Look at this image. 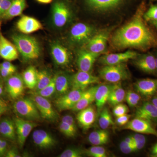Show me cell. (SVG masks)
<instances>
[{
	"label": "cell",
	"instance_id": "6da1fadb",
	"mask_svg": "<svg viewBox=\"0 0 157 157\" xmlns=\"http://www.w3.org/2000/svg\"><path fill=\"white\" fill-rule=\"evenodd\" d=\"M144 10L140 8L134 17L118 29L110 40L116 49L134 48L146 51L157 48V35L144 21Z\"/></svg>",
	"mask_w": 157,
	"mask_h": 157
},
{
	"label": "cell",
	"instance_id": "7a4b0ae2",
	"mask_svg": "<svg viewBox=\"0 0 157 157\" xmlns=\"http://www.w3.org/2000/svg\"><path fill=\"white\" fill-rule=\"evenodd\" d=\"M12 39L18 52L25 60L39 58L40 47L37 39L25 34H14Z\"/></svg>",
	"mask_w": 157,
	"mask_h": 157
},
{
	"label": "cell",
	"instance_id": "3957f363",
	"mask_svg": "<svg viewBox=\"0 0 157 157\" xmlns=\"http://www.w3.org/2000/svg\"><path fill=\"white\" fill-rule=\"evenodd\" d=\"M102 79L112 83H117L128 79L130 74L125 63L112 65H106L99 71Z\"/></svg>",
	"mask_w": 157,
	"mask_h": 157
},
{
	"label": "cell",
	"instance_id": "277c9868",
	"mask_svg": "<svg viewBox=\"0 0 157 157\" xmlns=\"http://www.w3.org/2000/svg\"><path fill=\"white\" fill-rule=\"evenodd\" d=\"M13 108L18 117L26 120L34 121L42 119L36 104L30 98L18 99L14 102Z\"/></svg>",
	"mask_w": 157,
	"mask_h": 157
},
{
	"label": "cell",
	"instance_id": "5b68a950",
	"mask_svg": "<svg viewBox=\"0 0 157 157\" xmlns=\"http://www.w3.org/2000/svg\"><path fill=\"white\" fill-rule=\"evenodd\" d=\"M95 29L91 26L78 23L71 28L70 33V41L74 45L86 44L95 34Z\"/></svg>",
	"mask_w": 157,
	"mask_h": 157
},
{
	"label": "cell",
	"instance_id": "8992f818",
	"mask_svg": "<svg viewBox=\"0 0 157 157\" xmlns=\"http://www.w3.org/2000/svg\"><path fill=\"white\" fill-rule=\"evenodd\" d=\"M71 17L72 12L66 3L58 1L54 3L52 10V19L56 27H63L70 21Z\"/></svg>",
	"mask_w": 157,
	"mask_h": 157
},
{
	"label": "cell",
	"instance_id": "52a82bcc",
	"mask_svg": "<svg viewBox=\"0 0 157 157\" xmlns=\"http://www.w3.org/2000/svg\"><path fill=\"white\" fill-rule=\"evenodd\" d=\"M30 98L36 104L42 118L51 122L57 120L58 114L47 98L34 94Z\"/></svg>",
	"mask_w": 157,
	"mask_h": 157
},
{
	"label": "cell",
	"instance_id": "ba28073f",
	"mask_svg": "<svg viewBox=\"0 0 157 157\" xmlns=\"http://www.w3.org/2000/svg\"><path fill=\"white\" fill-rule=\"evenodd\" d=\"M100 83V78L90 72L79 71L71 76L72 90H85L90 86Z\"/></svg>",
	"mask_w": 157,
	"mask_h": 157
},
{
	"label": "cell",
	"instance_id": "9c48e42d",
	"mask_svg": "<svg viewBox=\"0 0 157 157\" xmlns=\"http://www.w3.org/2000/svg\"><path fill=\"white\" fill-rule=\"evenodd\" d=\"M84 91L71 90L67 94L58 97L55 101V106L60 111L72 110L77 104Z\"/></svg>",
	"mask_w": 157,
	"mask_h": 157
},
{
	"label": "cell",
	"instance_id": "30bf717a",
	"mask_svg": "<svg viewBox=\"0 0 157 157\" xmlns=\"http://www.w3.org/2000/svg\"><path fill=\"white\" fill-rule=\"evenodd\" d=\"M13 121L16 129L17 141L20 147H22L32 130L37 126V124L20 117L14 118Z\"/></svg>",
	"mask_w": 157,
	"mask_h": 157
},
{
	"label": "cell",
	"instance_id": "8fae6325",
	"mask_svg": "<svg viewBox=\"0 0 157 157\" xmlns=\"http://www.w3.org/2000/svg\"><path fill=\"white\" fill-rule=\"evenodd\" d=\"M124 129L131 130L136 133L151 135L157 137V131L153 126L151 122L143 119L135 117L124 126Z\"/></svg>",
	"mask_w": 157,
	"mask_h": 157
},
{
	"label": "cell",
	"instance_id": "7c38bea8",
	"mask_svg": "<svg viewBox=\"0 0 157 157\" xmlns=\"http://www.w3.org/2000/svg\"><path fill=\"white\" fill-rule=\"evenodd\" d=\"M138 56L136 52L128 50L121 53L105 55L101 57L99 61L104 66L116 65L125 63L130 59H134Z\"/></svg>",
	"mask_w": 157,
	"mask_h": 157
},
{
	"label": "cell",
	"instance_id": "4fadbf2b",
	"mask_svg": "<svg viewBox=\"0 0 157 157\" xmlns=\"http://www.w3.org/2000/svg\"><path fill=\"white\" fill-rule=\"evenodd\" d=\"M134 60V64L142 72L152 75L157 74L154 55L150 53L138 55Z\"/></svg>",
	"mask_w": 157,
	"mask_h": 157
},
{
	"label": "cell",
	"instance_id": "5bb4252c",
	"mask_svg": "<svg viewBox=\"0 0 157 157\" xmlns=\"http://www.w3.org/2000/svg\"><path fill=\"white\" fill-rule=\"evenodd\" d=\"M24 87L22 76L18 74H13L6 79V90L12 99H18L22 96Z\"/></svg>",
	"mask_w": 157,
	"mask_h": 157
},
{
	"label": "cell",
	"instance_id": "9a60e30c",
	"mask_svg": "<svg viewBox=\"0 0 157 157\" xmlns=\"http://www.w3.org/2000/svg\"><path fill=\"white\" fill-rule=\"evenodd\" d=\"M100 54L94 53L87 49L79 51L77 55L76 64L79 71L90 72Z\"/></svg>",
	"mask_w": 157,
	"mask_h": 157
},
{
	"label": "cell",
	"instance_id": "2e32d148",
	"mask_svg": "<svg viewBox=\"0 0 157 157\" xmlns=\"http://www.w3.org/2000/svg\"><path fill=\"white\" fill-rule=\"evenodd\" d=\"M33 139L36 146L41 149L52 148L56 144L55 138L43 130H36L33 134Z\"/></svg>",
	"mask_w": 157,
	"mask_h": 157
},
{
	"label": "cell",
	"instance_id": "e0dca14e",
	"mask_svg": "<svg viewBox=\"0 0 157 157\" xmlns=\"http://www.w3.org/2000/svg\"><path fill=\"white\" fill-rule=\"evenodd\" d=\"M51 53L53 60L58 66L63 67L70 63V52L67 48L59 42L52 43L51 46Z\"/></svg>",
	"mask_w": 157,
	"mask_h": 157
},
{
	"label": "cell",
	"instance_id": "ac0fdd59",
	"mask_svg": "<svg viewBox=\"0 0 157 157\" xmlns=\"http://www.w3.org/2000/svg\"><path fill=\"white\" fill-rule=\"evenodd\" d=\"M137 93L145 98H151L157 94V79L144 78L137 80L135 84Z\"/></svg>",
	"mask_w": 157,
	"mask_h": 157
},
{
	"label": "cell",
	"instance_id": "d6986e66",
	"mask_svg": "<svg viewBox=\"0 0 157 157\" xmlns=\"http://www.w3.org/2000/svg\"><path fill=\"white\" fill-rule=\"evenodd\" d=\"M17 27L22 33L28 35L42 29V25L41 22L36 18L24 15L17 21Z\"/></svg>",
	"mask_w": 157,
	"mask_h": 157
},
{
	"label": "cell",
	"instance_id": "ffe728a7",
	"mask_svg": "<svg viewBox=\"0 0 157 157\" xmlns=\"http://www.w3.org/2000/svg\"><path fill=\"white\" fill-rule=\"evenodd\" d=\"M108 37V33L106 32L95 34L86 44V49L101 55L106 49Z\"/></svg>",
	"mask_w": 157,
	"mask_h": 157
},
{
	"label": "cell",
	"instance_id": "44dd1931",
	"mask_svg": "<svg viewBox=\"0 0 157 157\" xmlns=\"http://www.w3.org/2000/svg\"><path fill=\"white\" fill-rule=\"evenodd\" d=\"M0 56L9 61L14 60L18 57V52L14 44L0 33Z\"/></svg>",
	"mask_w": 157,
	"mask_h": 157
},
{
	"label": "cell",
	"instance_id": "7402d4cb",
	"mask_svg": "<svg viewBox=\"0 0 157 157\" xmlns=\"http://www.w3.org/2000/svg\"><path fill=\"white\" fill-rule=\"evenodd\" d=\"M79 126L83 130L90 129L94 123L96 119V112L94 108L90 106L78 111L76 117Z\"/></svg>",
	"mask_w": 157,
	"mask_h": 157
},
{
	"label": "cell",
	"instance_id": "603a6c76",
	"mask_svg": "<svg viewBox=\"0 0 157 157\" xmlns=\"http://www.w3.org/2000/svg\"><path fill=\"white\" fill-rule=\"evenodd\" d=\"M135 117L152 122L157 121V108L151 102L144 103L136 110Z\"/></svg>",
	"mask_w": 157,
	"mask_h": 157
},
{
	"label": "cell",
	"instance_id": "cb8c5ba5",
	"mask_svg": "<svg viewBox=\"0 0 157 157\" xmlns=\"http://www.w3.org/2000/svg\"><path fill=\"white\" fill-rule=\"evenodd\" d=\"M98 86H92L88 89L85 90L77 104L72 110L74 112H78L92 104L95 100L96 92Z\"/></svg>",
	"mask_w": 157,
	"mask_h": 157
},
{
	"label": "cell",
	"instance_id": "d4e9b609",
	"mask_svg": "<svg viewBox=\"0 0 157 157\" xmlns=\"http://www.w3.org/2000/svg\"><path fill=\"white\" fill-rule=\"evenodd\" d=\"M113 84V83L98 86L96 92L95 102L98 112H100L105 104L107 103Z\"/></svg>",
	"mask_w": 157,
	"mask_h": 157
},
{
	"label": "cell",
	"instance_id": "484cf974",
	"mask_svg": "<svg viewBox=\"0 0 157 157\" xmlns=\"http://www.w3.org/2000/svg\"><path fill=\"white\" fill-rule=\"evenodd\" d=\"M55 76L56 88L58 97L63 95L70 91L71 86V77L64 73H59Z\"/></svg>",
	"mask_w": 157,
	"mask_h": 157
},
{
	"label": "cell",
	"instance_id": "4316f807",
	"mask_svg": "<svg viewBox=\"0 0 157 157\" xmlns=\"http://www.w3.org/2000/svg\"><path fill=\"white\" fill-rule=\"evenodd\" d=\"M0 134L9 140H16L17 135L14 121L8 118L3 119L0 121Z\"/></svg>",
	"mask_w": 157,
	"mask_h": 157
},
{
	"label": "cell",
	"instance_id": "83f0119b",
	"mask_svg": "<svg viewBox=\"0 0 157 157\" xmlns=\"http://www.w3.org/2000/svg\"><path fill=\"white\" fill-rule=\"evenodd\" d=\"M123 0H86L92 9L99 11H107L118 6Z\"/></svg>",
	"mask_w": 157,
	"mask_h": 157
},
{
	"label": "cell",
	"instance_id": "f1b7e54d",
	"mask_svg": "<svg viewBox=\"0 0 157 157\" xmlns=\"http://www.w3.org/2000/svg\"><path fill=\"white\" fill-rule=\"evenodd\" d=\"M126 92L121 86V83H113L112 89L109 94L107 103L111 106H115L121 104L125 100Z\"/></svg>",
	"mask_w": 157,
	"mask_h": 157
},
{
	"label": "cell",
	"instance_id": "f546056e",
	"mask_svg": "<svg viewBox=\"0 0 157 157\" xmlns=\"http://www.w3.org/2000/svg\"><path fill=\"white\" fill-rule=\"evenodd\" d=\"M109 134L107 129L94 131L90 133L88 138L89 142L94 145L102 146L109 142Z\"/></svg>",
	"mask_w": 157,
	"mask_h": 157
},
{
	"label": "cell",
	"instance_id": "4dcf8cb0",
	"mask_svg": "<svg viewBox=\"0 0 157 157\" xmlns=\"http://www.w3.org/2000/svg\"><path fill=\"white\" fill-rule=\"evenodd\" d=\"M26 5V0H13L9 10L2 17L8 19L19 16L22 14Z\"/></svg>",
	"mask_w": 157,
	"mask_h": 157
},
{
	"label": "cell",
	"instance_id": "1f68e13d",
	"mask_svg": "<svg viewBox=\"0 0 157 157\" xmlns=\"http://www.w3.org/2000/svg\"><path fill=\"white\" fill-rule=\"evenodd\" d=\"M38 71L33 66L28 67L22 73L25 85L30 90H34L37 83Z\"/></svg>",
	"mask_w": 157,
	"mask_h": 157
},
{
	"label": "cell",
	"instance_id": "d6a6232c",
	"mask_svg": "<svg viewBox=\"0 0 157 157\" xmlns=\"http://www.w3.org/2000/svg\"><path fill=\"white\" fill-rule=\"evenodd\" d=\"M53 76L45 70H41L37 72V83L34 91L40 90L45 88L51 81Z\"/></svg>",
	"mask_w": 157,
	"mask_h": 157
},
{
	"label": "cell",
	"instance_id": "836d02e7",
	"mask_svg": "<svg viewBox=\"0 0 157 157\" xmlns=\"http://www.w3.org/2000/svg\"><path fill=\"white\" fill-rule=\"evenodd\" d=\"M99 124L102 129H107L114 124L111 114L107 107H103L100 111Z\"/></svg>",
	"mask_w": 157,
	"mask_h": 157
},
{
	"label": "cell",
	"instance_id": "e575fe53",
	"mask_svg": "<svg viewBox=\"0 0 157 157\" xmlns=\"http://www.w3.org/2000/svg\"><path fill=\"white\" fill-rule=\"evenodd\" d=\"M56 92L55 83V76H53L50 83L45 88L37 91H33L32 94L38 95L46 98H50Z\"/></svg>",
	"mask_w": 157,
	"mask_h": 157
},
{
	"label": "cell",
	"instance_id": "d590c367",
	"mask_svg": "<svg viewBox=\"0 0 157 157\" xmlns=\"http://www.w3.org/2000/svg\"><path fill=\"white\" fill-rule=\"evenodd\" d=\"M85 154L88 156L91 157H107V151L104 147L101 146L91 147L84 151Z\"/></svg>",
	"mask_w": 157,
	"mask_h": 157
},
{
	"label": "cell",
	"instance_id": "8d00e7d4",
	"mask_svg": "<svg viewBox=\"0 0 157 157\" xmlns=\"http://www.w3.org/2000/svg\"><path fill=\"white\" fill-rule=\"evenodd\" d=\"M140 96L139 94L132 90H129L126 93L125 100L129 107H136L140 101Z\"/></svg>",
	"mask_w": 157,
	"mask_h": 157
},
{
	"label": "cell",
	"instance_id": "74e56055",
	"mask_svg": "<svg viewBox=\"0 0 157 157\" xmlns=\"http://www.w3.org/2000/svg\"><path fill=\"white\" fill-rule=\"evenodd\" d=\"M59 129L60 132L64 135L69 137H75L77 133V130L73 128L70 125L63 122H61L59 126Z\"/></svg>",
	"mask_w": 157,
	"mask_h": 157
},
{
	"label": "cell",
	"instance_id": "f35d334b",
	"mask_svg": "<svg viewBox=\"0 0 157 157\" xmlns=\"http://www.w3.org/2000/svg\"><path fill=\"white\" fill-rule=\"evenodd\" d=\"M85 154L84 151L80 148L67 149L59 156V157H81Z\"/></svg>",
	"mask_w": 157,
	"mask_h": 157
},
{
	"label": "cell",
	"instance_id": "ab89813d",
	"mask_svg": "<svg viewBox=\"0 0 157 157\" xmlns=\"http://www.w3.org/2000/svg\"><path fill=\"white\" fill-rule=\"evenodd\" d=\"M143 17L146 21H151L157 20V6H151L149 9L144 13Z\"/></svg>",
	"mask_w": 157,
	"mask_h": 157
},
{
	"label": "cell",
	"instance_id": "60d3db41",
	"mask_svg": "<svg viewBox=\"0 0 157 157\" xmlns=\"http://www.w3.org/2000/svg\"><path fill=\"white\" fill-rule=\"evenodd\" d=\"M113 114L116 117L128 114L129 112L128 107L125 104H121L115 105L113 110Z\"/></svg>",
	"mask_w": 157,
	"mask_h": 157
},
{
	"label": "cell",
	"instance_id": "b9f144b4",
	"mask_svg": "<svg viewBox=\"0 0 157 157\" xmlns=\"http://www.w3.org/2000/svg\"><path fill=\"white\" fill-rule=\"evenodd\" d=\"M120 148L122 152L125 154H128L135 152L133 148V144L127 143L124 140H123L120 144Z\"/></svg>",
	"mask_w": 157,
	"mask_h": 157
},
{
	"label": "cell",
	"instance_id": "7bdbcfd3",
	"mask_svg": "<svg viewBox=\"0 0 157 157\" xmlns=\"http://www.w3.org/2000/svg\"><path fill=\"white\" fill-rule=\"evenodd\" d=\"M13 0H2L0 3V17L4 15L9 10Z\"/></svg>",
	"mask_w": 157,
	"mask_h": 157
},
{
	"label": "cell",
	"instance_id": "ee69618b",
	"mask_svg": "<svg viewBox=\"0 0 157 157\" xmlns=\"http://www.w3.org/2000/svg\"><path fill=\"white\" fill-rule=\"evenodd\" d=\"M131 117V115L128 114L118 117H117L116 122L117 125L120 126L125 125L128 122L129 119Z\"/></svg>",
	"mask_w": 157,
	"mask_h": 157
},
{
	"label": "cell",
	"instance_id": "f6af8a7d",
	"mask_svg": "<svg viewBox=\"0 0 157 157\" xmlns=\"http://www.w3.org/2000/svg\"><path fill=\"white\" fill-rule=\"evenodd\" d=\"M61 121L66 123L70 125L73 128L77 130L76 122L73 116L70 115H66L62 117Z\"/></svg>",
	"mask_w": 157,
	"mask_h": 157
},
{
	"label": "cell",
	"instance_id": "bcb514c9",
	"mask_svg": "<svg viewBox=\"0 0 157 157\" xmlns=\"http://www.w3.org/2000/svg\"><path fill=\"white\" fill-rule=\"evenodd\" d=\"M0 67L6 69V70L12 71L14 73H15L16 71V67L9 61H6L3 62L0 65Z\"/></svg>",
	"mask_w": 157,
	"mask_h": 157
},
{
	"label": "cell",
	"instance_id": "7dc6e473",
	"mask_svg": "<svg viewBox=\"0 0 157 157\" xmlns=\"http://www.w3.org/2000/svg\"><path fill=\"white\" fill-rule=\"evenodd\" d=\"M14 73L10 70H6L0 67V75L3 78L7 79Z\"/></svg>",
	"mask_w": 157,
	"mask_h": 157
},
{
	"label": "cell",
	"instance_id": "c3c4849f",
	"mask_svg": "<svg viewBox=\"0 0 157 157\" xmlns=\"http://www.w3.org/2000/svg\"><path fill=\"white\" fill-rule=\"evenodd\" d=\"M133 139H134V143L136 142H146V140L145 136L142 134H137L132 135ZM133 143V144H134Z\"/></svg>",
	"mask_w": 157,
	"mask_h": 157
},
{
	"label": "cell",
	"instance_id": "681fc988",
	"mask_svg": "<svg viewBox=\"0 0 157 157\" xmlns=\"http://www.w3.org/2000/svg\"><path fill=\"white\" fill-rule=\"evenodd\" d=\"M5 156L6 157H20L21 156L19 154L17 149L12 148L8 151L6 152Z\"/></svg>",
	"mask_w": 157,
	"mask_h": 157
},
{
	"label": "cell",
	"instance_id": "f907efd6",
	"mask_svg": "<svg viewBox=\"0 0 157 157\" xmlns=\"http://www.w3.org/2000/svg\"><path fill=\"white\" fill-rule=\"evenodd\" d=\"M8 109V105L6 101L0 99V117Z\"/></svg>",
	"mask_w": 157,
	"mask_h": 157
},
{
	"label": "cell",
	"instance_id": "816d5d0a",
	"mask_svg": "<svg viewBox=\"0 0 157 157\" xmlns=\"http://www.w3.org/2000/svg\"><path fill=\"white\" fill-rule=\"evenodd\" d=\"M8 143L6 140L0 138V148L4 156L5 155L6 152L8 151Z\"/></svg>",
	"mask_w": 157,
	"mask_h": 157
},
{
	"label": "cell",
	"instance_id": "f5cc1de1",
	"mask_svg": "<svg viewBox=\"0 0 157 157\" xmlns=\"http://www.w3.org/2000/svg\"><path fill=\"white\" fill-rule=\"evenodd\" d=\"M146 142H136L133 144V148L135 151L140 150L145 146Z\"/></svg>",
	"mask_w": 157,
	"mask_h": 157
},
{
	"label": "cell",
	"instance_id": "db71d44e",
	"mask_svg": "<svg viewBox=\"0 0 157 157\" xmlns=\"http://www.w3.org/2000/svg\"><path fill=\"white\" fill-rule=\"evenodd\" d=\"M151 155L152 156L157 157V143L152 147Z\"/></svg>",
	"mask_w": 157,
	"mask_h": 157
},
{
	"label": "cell",
	"instance_id": "11a10c76",
	"mask_svg": "<svg viewBox=\"0 0 157 157\" xmlns=\"http://www.w3.org/2000/svg\"><path fill=\"white\" fill-rule=\"evenodd\" d=\"M124 140L127 142V143L130 144H133V143H134V139H133L132 135L128 136V137L125 138Z\"/></svg>",
	"mask_w": 157,
	"mask_h": 157
},
{
	"label": "cell",
	"instance_id": "9f6ffc18",
	"mask_svg": "<svg viewBox=\"0 0 157 157\" xmlns=\"http://www.w3.org/2000/svg\"><path fill=\"white\" fill-rule=\"evenodd\" d=\"M151 103L157 108V94L155 95V97L152 99Z\"/></svg>",
	"mask_w": 157,
	"mask_h": 157
},
{
	"label": "cell",
	"instance_id": "6f0895ef",
	"mask_svg": "<svg viewBox=\"0 0 157 157\" xmlns=\"http://www.w3.org/2000/svg\"><path fill=\"white\" fill-rule=\"evenodd\" d=\"M37 2L42 4H48L51 2L52 0H36Z\"/></svg>",
	"mask_w": 157,
	"mask_h": 157
},
{
	"label": "cell",
	"instance_id": "680465c9",
	"mask_svg": "<svg viewBox=\"0 0 157 157\" xmlns=\"http://www.w3.org/2000/svg\"><path fill=\"white\" fill-rule=\"evenodd\" d=\"M3 93V86L2 83V80L0 78V96Z\"/></svg>",
	"mask_w": 157,
	"mask_h": 157
},
{
	"label": "cell",
	"instance_id": "91938a15",
	"mask_svg": "<svg viewBox=\"0 0 157 157\" xmlns=\"http://www.w3.org/2000/svg\"><path fill=\"white\" fill-rule=\"evenodd\" d=\"M150 22L157 29V20L151 21Z\"/></svg>",
	"mask_w": 157,
	"mask_h": 157
},
{
	"label": "cell",
	"instance_id": "94428289",
	"mask_svg": "<svg viewBox=\"0 0 157 157\" xmlns=\"http://www.w3.org/2000/svg\"><path fill=\"white\" fill-rule=\"evenodd\" d=\"M155 58V61H156V70L157 73V52L155 53V54L154 55Z\"/></svg>",
	"mask_w": 157,
	"mask_h": 157
},
{
	"label": "cell",
	"instance_id": "6125c7cd",
	"mask_svg": "<svg viewBox=\"0 0 157 157\" xmlns=\"http://www.w3.org/2000/svg\"><path fill=\"white\" fill-rule=\"evenodd\" d=\"M4 156V155H3L2 152L1 148H0V156Z\"/></svg>",
	"mask_w": 157,
	"mask_h": 157
}]
</instances>
